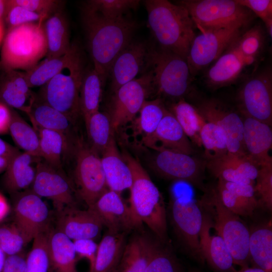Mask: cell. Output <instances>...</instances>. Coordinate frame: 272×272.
I'll use <instances>...</instances> for the list:
<instances>
[{
    "mask_svg": "<svg viewBox=\"0 0 272 272\" xmlns=\"http://www.w3.org/2000/svg\"><path fill=\"white\" fill-rule=\"evenodd\" d=\"M243 142L247 156L259 167L272 163L269 152L272 148L271 126L244 116Z\"/></svg>",
    "mask_w": 272,
    "mask_h": 272,
    "instance_id": "cell-24",
    "label": "cell"
},
{
    "mask_svg": "<svg viewBox=\"0 0 272 272\" xmlns=\"http://www.w3.org/2000/svg\"><path fill=\"white\" fill-rule=\"evenodd\" d=\"M241 28H231L201 32L195 35L189 49L187 61L191 75L217 58L240 35Z\"/></svg>",
    "mask_w": 272,
    "mask_h": 272,
    "instance_id": "cell-13",
    "label": "cell"
},
{
    "mask_svg": "<svg viewBox=\"0 0 272 272\" xmlns=\"http://www.w3.org/2000/svg\"><path fill=\"white\" fill-rule=\"evenodd\" d=\"M57 230L72 241L82 239L94 240L101 232L103 224L91 208L83 210L69 207L58 212Z\"/></svg>",
    "mask_w": 272,
    "mask_h": 272,
    "instance_id": "cell-21",
    "label": "cell"
},
{
    "mask_svg": "<svg viewBox=\"0 0 272 272\" xmlns=\"http://www.w3.org/2000/svg\"><path fill=\"white\" fill-rule=\"evenodd\" d=\"M100 158L108 189L119 194L129 189L132 184L131 171L118 149L114 137Z\"/></svg>",
    "mask_w": 272,
    "mask_h": 272,
    "instance_id": "cell-26",
    "label": "cell"
},
{
    "mask_svg": "<svg viewBox=\"0 0 272 272\" xmlns=\"http://www.w3.org/2000/svg\"><path fill=\"white\" fill-rule=\"evenodd\" d=\"M206 160V169L218 180L254 185L259 166L247 155L227 153Z\"/></svg>",
    "mask_w": 272,
    "mask_h": 272,
    "instance_id": "cell-20",
    "label": "cell"
},
{
    "mask_svg": "<svg viewBox=\"0 0 272 272\" xmlns=\"http://www.w3.org/2000/svg\"><path fill=\"white\" fill-rule=\"evenodd\" d=\"M138 0H92L83 6L98 17L106 20H116L123 18L129 11L139 6Z\"/></svg>",
    "mask_w": 272,
    "mask_h": 272,
    "instance_id": "cell-42",
    "label": "cell"
},
{
    "mask_svg": "<svg viewBox=\"0 0 272 272\" xmlns=\"http://www.w3.org/2000/svg\"><path fill=\"white\" fill-rule=\"evenodd\" d=\"M149 47L142 41L132 40L112 62L108 76L112 93L134 79L145 70Z\"/></svg>",
    "mask_w": 272,
    "mask_h": 272,
    "instance_id": "cell-19",
    "label": "cell"
},
{
    "mask_svg": "<svg viewBox=\"0 0 272 272\" xmlns=\"http://www.w3.org/2000/svg\"><path fill=\"white\" fill-rule=\"evenodd\" d=\"M10 2L40 15L45 20L61 11L62 4V1L54 0H10Z\"/></svg>",
    "mask_w": 272,
    "mask_h": 272,
    "instance_id": "cell-51",
    "label": "cell"
},
{
    "mask_svg": "<svg viewBox=\"0 0 272 272\" xmlns=\"http://www.w3.org/2000/svg\"><path fill=\"white\" fill-rule=\"evenodd\" d=\"M14 223L29 242L47 230L49 210L41 197L31 189L21 192L14 205Z\"/></svg>",
    "mask_w": 272,
    "mask_h": 272,
    "instance_id": "cell-17",
    "label": "cell"
},
{
    "mask_svg": "<svg viewBox=\"0 0 272 272\" xmlns=\"http://www.w3.org/2000/svg\"><path fill=\"white\" fill-rule=\"evenodd\" d=\"M41 159L25 152L16 154L5 170L3 182L6 188L12 192H18L31 186Z\"/></svg>",
    "mask_w": 272,
    "mask_h": 272,
    "instance_id": "cell-27",
    "label": "cell"
},
{
    "mask_svg": "<svg viewBox=\"0 0 272 272\" xmlns=\"http://www.w3.org/2000/svg\"><path fill=\"white\" fill-rule=\"evenodd\" d=\"M153 91L151 75L146 71L140 78L123 85L113 93L108 115L114 133L133 120Z\"/></svg>",
    "mask_w": 272,
    "mask_h": 272,
    "instance_id": "cell-10",
    "label": "cell"
},
{
    "mask_svg": "<svg viewBox=\"0 0 272 272\" xmlns=\"http://www.w3.org/2000/svg\"><path fill=\"white\" fill-rule=\"evenodd\" d=\"M206 192L200 201L210 213L213 228L224 240L234 264L241 268L248 266L250 230L240 216L223 205L214 188Z\"/></svg>",
    "mask_w": 272,
    "mask_h": 272,
    "instance_id": "cell-5",
    "label": "cell"
},
{
    "mask_svg": "<svg viewBox=\"0 0 272 272\" xmlns=\"http://www.w3.org/2000/svg\"><path fill=\"white\" fill-rule=\"evenodd\" d=\"M48 248L51 272H77V255L71 239L57 229L49 232Z\"/></svg>",
    "mask_w": 272,
    "mask_h": 272,
    "instance_id": "cell-31",
    "label": "cell"
},
{
    "mask_svg": "<svg viewBox=\"0 0 272 272\" xmlns=\"http://www.w3.org/2000/svg\"><path fill=\"white\" fill-rule=\"evenodd\" d=\"M85 70L81 55L41 86L38 97L75 122L81 115L79 94Z\"/></svg>",
    "mask_w": 272,
    "mask_h": 272,
    "instance_id": "cell-8",
    "label": "cell"
},
{
    "mask_svg": "<svg viewBox=\"0 0 272 272\" xmlns=\"http://www.w3.org/2000/svg\"><path fill=\"white\" fill-rule=\"evenodd\" d=\"M187 10L200 32L247 26L254 14L235 0H183L177 3Z\"/></svg>",
    "mask_w": 272,
    "mask_h": 272,
    "instance_id": "cell-7",
    "label": "cell"
},
{
    "mask_svg": "<svg viewBox=\"0 0 272 272\" xmlns=\"http://www.w3.org/2000/svg\"><path fill=\"white\" fill-rule=\"evenodd\" d=\"M49 232L47 230L33 239L32 248L26 257V272H48L49 268Z\"/></svg>",
    "mask_w": 272,
    "mask_h": 272,
    "instance_id": "cell-45",
    "label": "cell"
},
{
    "mask_svg": "<svg viewBox=\"0 0 272 272\" xmlns=\"http://www.w3.org/2000/svg\"><path fill=\"white\" fill-rule=\"evenodd\" d=\"M44 22L29 23L9 29L1 52V71H27L46 56L47 45Z\"/></svg>",
    "mask_w": 272,
    "mask_h": 272,
    "instance_id": "cell-4",
    "label": "cell"
},
{
    "mask_svg": "<svg viewBox=\"0 0 272 272\" xmlns=\"http://www.w3.org/2000/svg\"><path fill=\"white\" fill-rule=\"evenodd\" d=\"M47 45L46 58L58 57L71 49L69 25L64 15L59 11L44 22Z\"/></svg>",
    "mask_w": 272,
    "mask_h": 272,
    "instance_id": "cell-36",
    "label": "cell"
},
{
    "mask_svg": "<svg viewBox=\"0 0 272 272\" xmlns=\"http://www.w3.org/2000/svg\"><path fill=\"white\" fill-rule=\"evenodd\" d=\"M12 119V109L0 101V134L9 132Z\"/></svg>",
    "mask_w": 272,
    "mask_h": 272,
    "instance_id": "cell-55",
    "label": "cell"
},
{
    "mask_svg": "<svg viewBox=\"0 0 272 272\" xmlns=\"http://www.w3.org/2000/svg\"><path fill=\"white\" fill-rule=\"evenodd\" d=\"M265 23L272 19L271 0H235Z\"/></svg>",
    "mask_w": 272,
    "mask_h": 272,
    "instance_id": "cell-52",
    "label": "cell"
},
{
    "mask_svg": "<svg viewBox=\"0 0 272 272\" xmlns=\"http://www.w3.org/2000/svg\"><path fill=\"white\" fill-rule=\"evenodd\" d=\"M214 189L223 205L239 216H250L258 208L256 198L240 196L227 189L219 181Z\"/></svg>",
    "mask_w": 272,
    "mask_h": 272,
    "instance_id": "cell-44",
    "label": "cell"
},
{
    "mask_svg": "<svg viewBox=\"0 0 272 272\" xmlns=\"http://www.w3.org/2000/svg\"><path fill=\"white\" fill-rule=\"evenodd\" d=\"M35 94L31 92L24 72L2 71L0 75V101L10 108L26 112Z\"/></svg>",
    "mask_w": 272,
    "mask_h": 272,
    "instance_id": "cell-25",
    "label": "cell"
},
{
    "mask_svg": "<svg viewBox=\"0 0 272 272\" xmlns=\"http://www.w3.org/2000/svg\"><path fill=\"white\" fill-rule=\"evenodd\" d=\"M258 207L272 210V163L259 167L254 185Z\"/></svg>",
    "mask_w": 272,
    "mask_h": 272,
    "instance_id": "cell-47",
    "label": "cell"
},
{
    "mask_svg": "<svg viewBox=\"0 0 272 272\" xmlns=\"http://www.w3.org/2000/svg\"><path fill=\"white\" fill-rule=\"evenodd\" d=\"M206 121L218 126L226 137L228 152L247 155L243 142V118L215 99L202 102L196 108Z\"/></svg>",
    "mask_w": 272,
    "mask_h": 272,
    "instance_id": "cell-16",
    "label": "cell"
},
{
    "mask_svg": "<svg viewBox=\"0 0 272 272\" xmlns=\"http://www.w3.org/2000/svg\"><path fill=\"white\" fill-rule=\"evenodd\" d=\"M189 272H199V271H197V270H191V271H189Z\"/></svg>",
    "mask_w": 272,
    "mask_h": 272,
    "instance_id": "cell-63",
    "label": "cell"
},
{
    "mask_svg": "<svg viewBox=\"0 0 272 272\" xmlns=\"http://www.w3.org/2000/svg\"><path fill=\"white\" fill-rule=\"evenodd\" d=\"M104 83L93 68L85 70L79 94V108L84 119L99 111Z\"/></svg>",
    "mask_w": 272,
    "mask_h": 272,
    "instance_id": "cell-39",
    "label": "cell"
},
{
    "mask_svg": "<svg viewBox=\"0 0 272 272\" xmlns=\"http://www.w3.org/2000/svg\"><path fill=\"white\" fill-rule=\"evenodd\" d=\"M5 37L4 27L2 20H0V45L3 41Z\"/></svg>",
    "mask_w": 272,
    "mask_h": 272,
    "instance_id": "cell-62",
    "label": "cell"
},
{
    "mask_svg": "<svg viewBox=\"0 0 272 272\" xmlns=\"http://www.w3.org/2000/svg\"><path fill=\"white\" fill-rule=\"evenodd\" d=\"M156 152L151 166L158 175L206 190L203 185L206 169L205 159L169 150Z\"/></svg>",
    "mask_w": 272,
    "mask_h": 272,
    "instance_id": "cell-12",
    "label": "cell"
},
{
    "mask_svg": "<svg viewBox=\"0 0 272 272\" xmlns=\"http://www.w3.org/2000/svg\"><path fill=\"white\" fill-rule=\"evenodd\" d=\"M200 140L204 149L205 160L218 157L228 153L224 133L213 123L206 121L200 131Z\"/></svg>",
    "mask_w": 272,
    "mask_h": 272,
    "instance_id": "cell-43",
    "label": "cell"
},
{
    "mask_svg": "<svg viewBox=\"0 0 272 272\" xmlns=\"http://www.w3.org/2000/svg\"><path fill=\"white\" fill-rule=\"evenodd\" d=\"M82 15L93 68L104 83L114 60L132 40L137 25L126 17L104 20L84 8Z\"/></svg>",
    "mask_w": 272,
    "mask_h": 272,
    "instance_id": "cell-1",
    "label": "cell"
},
{
    "mask_svg": "<svg viewBox=\"0 0 272 272\" xmlns=\"http://www.w3.org/2000/svg\"><path fill=\"white\" fill-rule=\"evenodd\" d=\"M242 113L272 124V75L269 69L262 71L248 79L239 93Z\"/></svg>",
    "mask_w": 272,
    "mask_h": 272,
    "instance_id": "cell-14",
    "label": "cell"
},
{
    "mask_svg": "<svg viewBox=\"0 0 272 272\" xmlns=\"http://www.w3.org/2000/svg\"><path fill=\"white\" fill-rule=\"evenodd\" d=\"M158 242L143 235H137L126 243L118 272H145Z\"/></svg>",
    "mask_w": 272,
    "mask_h": 272,
    "instance_id": "cell-30",
    "label": "cell"
},
{
    "mask_svg": "<svg viewBox=\"0 0 272 272\" xmlns=\"http://www.w3.org/2000/svg\"><path fill=\"white\" fill-rule=\"evenodd\" d=\"M246 65L244 58L232 44L209 70L207 82L213 87L225 86L233 82Z\"/></svg>",
    "mask_w": 272,
    "mask_h": 272,
    "instance_id": "cell-33",
    "label": "cell"
},
{
    "mask_svg": "<svg viewBox=\"0 0 272 272\" xmlns=\"http://www.w3.org/2000/svg\"><path fill=\"white\" fill-rule=\"evenodd\" d=\"M81 55L79 46L73 44L64 55L40 61L32 69L24 72L29 86L30 88L42 86Z\"/></svg>",
    "mask_w": 272,
    "mask_h": 272,
    "instance_id": "cell-34",
    "label": "cell"
},
{
    "mask_svg": "<svg viewBox=\"0 0 272 272\" xmlns=\"http://www.w3.org/2000/svg\"><path fill=\"white\" fill-rule=\"evenodd\" d=\"M10 210V207L7 200L0 193V222L7 216Z\"/></svg>",
    "mask_w": 272,
    "mask_h": 272,
    "instance_id": "cell-57",
    "label": "cell"
},
{
    "mask_svg": "<svg viewBox=\"0 0 272 272\" xmlns=\"http://www.w3.org/2000/svg\"><path fill=\"white\" fill-rule=\"evenodd\" d=\"M6 10V1L0 0V20L4 17Z\"/></svg>",
    "mask_w": 272,
    "mask_h": 272,
    "instance_id": "cell-60",
    "label": "cell"
},
{
    "mask_svg": "<svg viewBox=\"0 0 272 272\" xmlns=\"http://www.w3.org/2000/svg\"><path fill=\"white\" fill-rule=\"evenodd\" d=\"M74 155L76 160L74 178L78 192L88 208H91L109 189L100 156L79 138Z\"/></svg>",
    "mask_w": 272,
    "mask_h": 272,
    "instance_id": "cell-9",
    "label": "cell"
},
{
    "mask_svg": "<svg viewBox=\"0 0 272 272\" xmlns=\"http://www.w3.org/2000/svg\"><path fill=\"white\" fill-rule=\"evenodd\" d=\"M238 272H266L265 270L261 268L257 267H245L242 268Z\"/></svg>",
    "mask_w": 272,
    "mask_h": 272,
    "instance_id": "cell-59",
    "label": "cell"
},
{
    "mask_svg": "<svg viewBox=\"0 0 272 272\" xmlns=\"http://www.w3.org/2000/svg\"><path fill=\"white\" fill-rule=\"evenodd\" d=\"M145 272H182L173 254L158 243Z\"/></svg>",
    "mask_w": 272,
    "mask_h": 272,
    "instance_id": "cell-49",
    "label": "cell"
},
{
    "mask_svg": "<svg viewBox=\"0 0 272 272\" xmlns=\"http://www.w3.org/2000/svg\"><path fill=\"white\" fill-rule=\"evenodd\" d=\"M28 243L25 235L14 222L0 227V247L6 256L21 253Z\"/></svg>",
    "mask_w": 272,
    "mask_h": 272,
    "instance_id": "cell-48",
    "label": "cell"
},
{
    "mask_svg": "<svg viewBox=\"0 0 272 272\" xmlns=\"http://www.w3.org/2000/svg\"><path fill=\"white\" fill-rule=\"evenodd\" d=\"M263 33L259 26L251 28L242 36H239L233 44V47L244 58L246 65L254 61L262 46Z\"/></svg>",
    "mask_w": 272,
    "mask_h": 272,
    "instance_id": "cell-46",
    "label": "cell"
},
{
    "mask_svg": "<svg viewBox=\"0 0 272 272\" xmlns=\"http://www.w3.org/2000/svg\"><path fill=\"white\" fill-rule=\"evenodd\" d=\"M88 145L100 156L114 137L109 115L100 112H95L84 119Z\"/></svg>",
    "mask_w": 272,
    "mask_h": 272,
    "instance_id": "cell-40",
    "label": "cell"
},
{
    "mask_svg": "<svg viewBox=\"0 0 272 272\" xmlns=\"http://www.w3.org/2000/svg\"><path fill=\"white\" fill-rule=\"evenodd\" d=\"M26 113L29 117L33 127L55 130L76 140L72 135L75 123L65 115L42 101L35 95L33 101Z\"/></svg>",
    "mask_w": 272,
    "mask_h": 272,
    "instance_id": "cell-29",
    "label": "cell"
},
{
    "mask_svg": "<svg viewBox=\"0 0 272 272\" xmlns=\"http://www.w3.org/2000/svg\"><path fill=\"white\" fill-rule=\"evenodd\" d=\"M249 260L254 267L266 272L272 271V228L271 222L259 225L250 230Z\"/></svg>",
    "mask_w": 272,
    "mask_h": 272,
    "instance_id": "cell-35",
    "label": "cell"
},
{
    "mask_svg": "<svg viewBox=\"0 0 272 272\" xmlns=\"http://www.w3.org/2000/svg\"><path fill=\"white\" fill-rule=\"evenodd\" d=\"M147 70L158 94L179 100L188 93L192 75L187 60L180 55L159 47H149Z\"/></svg>",
    "mask_w": 272,
    "mask_h": 272,
    "instance_id": "cell-6",
    "label": "cell"
},
{
    "mask_svg": "<svg viewBox=\"0 0 272 272\" xmlns=\"http://www.w3.org/2000/svg\"><path fill=\"white\" fill-rule=\"evenodd\" d=\"M31 190L40 197L51 200L58 212L75 206L74 189L70 180L62 170L52 167L42 159L37 165Z\"/></svg>",
    "mask_w": 272,
    "mask_h": 272,
    "instance_id": "cell-15",
    "label": "cell"
},
{
    "mask_svg": "<svg viewBox=\"0 0 272 272\" xmlns=\"http://www.w3.org/2000/svg\"><path fill=\"white\" fill-rule=\"evenodd\" d=\"M121 154L132 175L129 207L134 220L139 227L146 224L165 243L168 236L163 197L139 161L127 152Z\"/></svg>",
    "mask_w": 272,
    "mask_h": 272,
    "instance_id": "cell-3",
    "label": "cell"
},
{
    "mask_svg": "<svg viewBox=\"0 0 272 272\" xmlns=\"http://www.w3.org/2000/svg\"><path fill=\"white\" fill-rule=\"evenodd\" d=\"M12 109L9 131L16 144L25 152L39 157V138L36 130Z\"/></svg>",
    "mask_w": 272,
    "mask_h": 272,
    "instance_id": "cell-41",
    "label": "cell"
},
{
    "mask_svg": "<svg viewBox=\"0 0 272 272\" xmlns=\"http://www.w3.org/2000/svg\"><path fill=\"white\" fill-rule=\"evenodd\" d=\"M144 4L149 27L159 47L186 59L196 35L186 8L166 0H147Z\"/></svg>",
    "mask_w": 272,
    "mask_h": 272,
    "instance_id": "cell-2",
    "label": "cell"
},
{
    "mask_svg": "<svg viewBox=\"0 0 272 272\" xmlns=\"http://www.w3.org/2000/svg\"><path fill=\"white\" fill-rule=\"evenodd\" d=\"M89 208L96 213L108 232L126 234L139 228L130 207L120 194L112 190L108 189Z\"/></svg>",
    "mask_w": 272,
    "mask_h": 272,
    "instance_id": "cell-18",
    "label": "cell"
},
{
    "mask_svg": "<svg viewBox=\"0 0 272 272\" xmlns=\"http://www.w3.org/2000/svg\"><path fill=\"white\" fill-rule=\"evenodd\" d=\"M73 242L76 255L88 260L91 271L94 264L98 244L94 240L89 239L75 240Z\"/></svg>",
    "mask_w": 272,
    "mask_h": 272,
    "instance_id": "cell-53",
    "label": "cell"
},
{
    "mask_svg": "<svg viewBox=\"0 0 272 272\" xmlns=\"http://www.w3.org/2000/svg\"><path fill=\"white\" fill-rule=\"evenodd\" d=\"M169 111L174 116L193 145L202 147L200 131L206 122L197 108L183 98L172 104Z\"/></svg>",
    "mask_w": 272,
    "mask_h": 272,
    "instance_id": "cell-38",
    "label": "cell"
},
{
    "mask_svg": "<svg viewBox=\"0 0 272 272\" xmlns=\"http://www.w3.org/2000/svg\"><path fill=\"white\" fill-rule=\"evenodd\" d=\"M13 157L0 156V173L6 170Z\"/></svg>",
    "mask_w": 272,
    "mask_h": 272,
    "instance_id": "cell-58",
    "label": "cell"
},
{
    "mask_svg": "<svg viewBox=\"0 0 272 272\" xmlns=\"http://www.w3.org/2000/svg\"><path fill=\"white\" fill-rule=\"evenodd\" d=\"M213 222L210 215L203 212L199 234V247L202 261H207L217 272H238L232 257L223 239L211 233Z\"/></svg>",
    "mask_w": 272,
    "mask_h": 272,
    "instance_id": "cell-23",
    "label": "cell"
},
{
    "mask_svg": "<svg viewBox=\"0 0 272 272\" xmlns=\"http://www.w3.org/2000/svg\"><path fill=\"white\" fill-rule=\"evenodd\" d=\"M125 235L107 231L98 245L94 264L90 272H112L117 268L126 244Z\"/></svg>",
    "mask_w": 272,
    "mask_h": 272,
    "instance_id": "cell-37",
    "label": "cell"
},
{
    "mask_svg": "<svg viewBox=\"0 0 272 272\" xmlns=\"http://www.w3.org/2000/svg\"><path fill=\"white\" fill-rule=\"evenodd\" d=\"M167 110L160 98L146 101L137 116L129 124L131 137L143 145L154 133Z\"/></svg>",
    "mask_w": 272,
    "mask_h": 272,
    "instance_id": "cell-32",
    "label": "cell"
},
{
    "mask_svg": "<svg viewBox=\"0 0 272 272\" xmlns=\"http://www.w3.org/2000/svg\"><path fill=\"white\" fill-rule=\"evenodd\" d=\"M170 210L178 238L193 256L203 262L199 247L203 214L200 201L185 195H173Z\"/></svg>",
    "mask_w": 272,
    "mask_h": 272,
    "instance_id": "cell-11",
    "label": "cell"
},
{
    "mask_svg": "<svg viewBox=\"0 0 272 272\" xmlns=\"http://www.w3.org/2000/svg\"><path fill=\"white\" fill-rule=\"evenodd\" d=\"M143 146L155 151L169 150L193 155V145L172 113L167 110L154 133Z\"/></svg>",
    "mask_w": 272,
    "mask_h": 272,
    "instance_id": "cell-22",
    "label": "cell"
},
{
    "mask_svg": "<svg viewBox=\"0 0 272 272\" xmlns=\"http://www.w3.org/2000/svg\"><path fill=\"white\" fill-rule=\"evenodd\" d=\"M6 256V255L0 247V272L2 271Z\"/></svg>",
    "mask_w": 272,
    "mask_h": 272,
    "instance_id": "cell-61",
    "label": "cell"
},
{
    "mask_svg": "<svg viewBox=\"0 0 272 272\" xmlns=\"http://www.w3.org/2000/svg\"><path fill=\"white\" fill-rule=\"evenodd\" d=\"M26 257L21 253L7 256L2 272H26Z\"/></svg>",
    "mask_w": 272,
    "mask_h": 272,
    "instance_id": "cell-54",
    "label": "cell"
},
{
    "mask_svg": "<svg viewBox=\"0 0 272 272\" xmlns=\"http://www.w3.org/2000/svg\"><path fill=\"white\" fill-rule=\"evenodd\" d=\"M112 272H118L117 269L114 270L113 271H112Z\"/></svg>",
    "mask_w": 272,
    "mask_h": 272,
    "instance_id": "cell-64",
    "label": "cell"
},
{
    "mask_svg": "<svg viewBox=\"0 0 272 272\" xmlns=\"http://www.w3.org/2000/svg\"><path fill=\"white\" fill-rule=\"evenodd\" d=\"M39 138V157L52 167L62 170L63 156L74 154L77 140H72L61 132L33 127Z\"/></svg>",
    "mask_w": 272,
    "mask_h": 272,
    "instance_id": "cell-28",
    "label": "cell"
},
{
    "mask_svg": "<svg viewBox=\"0 0 272 272\" xmlns=\"http://www.w3.org/2000/svg\"><path fill=\"white\" fill-rule=\"evenodd\" d=\"M4 18L9 29L24 24L45 21L40 15L24 7L13 4L10 0L6 1V10Z\"/></svg>",
    "mask_w": 272,
    "mask_h": 272,
    "instance_id": "cell-50",
    "label": "cell"
},
{
    "mask_svg": "<svg viewBox=\"0 0 272 272\" xmlns=\"http://www.w3.org/2000/svg\"><path fill=\"white\" fill-rule=\"evenodd\" d=\"M19 150L0 138V156L12 157Z\"/></svg>",
    "mask_w": 272,
    "mask_h": 272,
    "instance_id": "cell-56",
    "label": "cell"
}]
</instances>
